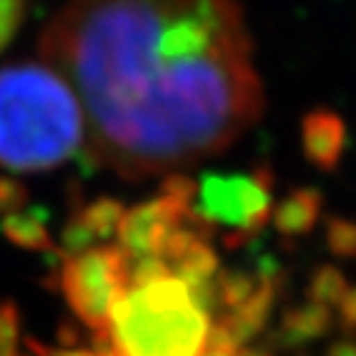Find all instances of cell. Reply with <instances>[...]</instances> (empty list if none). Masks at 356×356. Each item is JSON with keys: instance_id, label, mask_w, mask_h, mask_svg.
I'll return each mask as SVG.
<instances>
[{"instance_id": "1", "label": "cell", "mask_w": 356, "mask_h": 356, "mask_svg": "<svg viewBox=\"0 0 356 356\" xmlns=\"http://www.w3.org/2000/svg\"><path fill=\"white\" fill-rule=\"evenodd\" d=\"M40 55L82 104L89 156L127 181L220 154L265 111L235 0H67Z\"/></svg>"}, {"instance_id": "2", "label": "cell", "mask_w": 356, "mask_h": 356, "mask_svg": "<svg viewBox=\"0 0 356 356\" xmlns=\"http://www.w3.org/2000/svg\"><path fill=\"white\" fill-rule=\"evenodd\" d=\"M211 329V312L188 282L156 257L129 260V284L97 334V349L102 356H200Z\"/></svg>"}, {"instance_id": "3", "label": "cell", "mask_w": 356, "mask_h": 356, "mask_svg": "<svg viewBox=\"0 0 356 356\" xmlns=\"http://www.w3.org/2000/svg\"><path fill=\"white\" fill-rule=\"evenodd\" d=\"M87 127L74 89L47 62L0 67V166L47 171L72 159Z\"/></svg>"}, {"instance_id": "4", "label": "cell", "mask_w": 356, "mask_h": 356, "mask_svg": "<svg viewBox=\"0 0 356 356\" xmlns=\"http://www.w3.org/2000/svg\"><path fill=\"white\" fill-rule=\"evenodd\" d=\"M275 211V178L267 168L213 171L200 178L191 198V220L208 235H220L228 248L243 245Z\"/></svg>"}, {"instance_id": "5", "label": "cell", "mask_w": 356, "mask_h": 356, "mask_svg": "<svg viewBox=\"0 0 356 356\" xmlns=\"http://www.w3.org/2000/svg\"><path fill=\"white\" fill-rule=\"evenodd\" d=\"M129 284V260L119 245H95L67 255L60 267V289L67 305L102 334L109 324L114 305Z\"/></svg>"}, {"instance_id": "6", "label": "cell", "mask_w": 356, "mask_h": 356, "mask_svg": "<svg viewBox=\"0 0 356 356\" xmlns=\"http://www.w3.org/2000/svg\"><path fill=\"white\" fill-rule=\"evenodd\" d=\"M195 181L173 173L163 184L161 193L144 200L131 211H124L117 238L129 260L161 257L166 245L191 222V198Z\"/></svg>"}, {"instance_id": "7", "label": "cell", "mask_w": 356, "mask_h": 356, "mask_svg": "<svg viewBox=\"0 0 356 356\" xmlns=\"http://www.w3.org/2000/svg\"><path fill=\"white\" fill-rule=\"evenodd\" d=\"M302 151L319 171H334L346 149V124L332 109H312L300 127Z\"/></svg>"}, {"instance_id": "8", "label": "cell", "mask_w": 356, "mask_h": 356, "mask_svg": "<svg viewBox=\"0 0 356 356\" xmlns=\"http://www.w3.org/2000/svg\"><path fill=\"white\" fill-rule=\"evenodd\" d=\"M124 208L114 198H99L95 203L84 206L70 222L65 235V245L70 255L87 248H95L97 240H104L117 235L119 222H122Z\"/></svg>"}, {"instance_id": "9", "label": "cell", "mask_w": 356, "mask_h": 356, "mask_svg": "<svg viewBox=\"0 0 356 356\" xmlns=\"http://www.w3.org/2000/svg\"><path fill=\"white\" fill-rule=\"evenodd\" d=\"M322 216V195L314 188H297L275 203L273 222L282 238H305Z\"/></svg>"}, {"instance_id": "10", "label": "cell", "mask_w": 356, "mask_h": 356, "mask_svg": "<svg viewBox=\"0 0 356 356\" xmlns=\"http://www.w3.org/2000/svg\"><path fill=\"white\" fill-rule=\"evenodd\" d=\"M332 324V309L319 302H307L300 309L289 312L282 322L284 341H302L312 337H322Z\"/></svg>"}, {"instance_id": "11", "label": "cell", "mask_w": 356, "mask_h": 356, "mask_svg": "<svg viewBox=\"0 0 356 356\" xmlns=\"http://www.w3.org/2000/svg\"><path fill=\"white\" fill-rule=\"evenodd\" d=\"M3 233L22 248H33V250H47L50 248V233L44 228V222L22 211L3 218Z\"/></svg>"}, {"instance_id": "12", "label": "cell", "mask_w": 356, "mask_h": 356, "mask_svg": "<svg viewBox=\"0 0 356 356\" xmlns=\"http://www.w3.org/2000/svg\"><path fill=\"white\" fill-rule=\"evenodd\" d=\"M349 292V284L341 277L334 267H322L314 280H312V289H309V300L319 302V305L329 307V309H337V305L341 302V297Z\"/></svg>"}, {"instance_id": "13", "label": "cell", "mask_w": 356, "mask_h": 356, "mask_svg": "<svg viewBox=\"0 0 356 356\" xmlns=\"http://www.w3.org/2000/svg\"><path fill=\"white\" fill-rule=\"evenodd\" d=\"M327 243L334 255L356 257V222L334 218L327 225Z\"/></svg>"}, {"instance_id": "14", "label": "cell", "mask_w": 356, "mask_h": 356, "mask_svg": "<svg viewBox=\"0 0 356 356\" xmlns=\"http://www.w3.org/2000/svg\"><path fill=\"white\" fill-rule=\"evenodd\" d=\"M0 356L20 354V317L13 305H0Z\"/></svg>"}, {"instance_id": "15", "label": "cell", "mask_w": 356, "mask_h": 356, "mask_svg": "<svg viewBox=\"0 0 356 356\" xmlns=\"http://www.w3.org/2000/svg\"><path fill=\"white\" fill-rule=\"evenodd\" d=\"M25 17V0H0V52L13 42Z\"/></svg>"}, {"instance_id": "16", "label": "cell", "mask_w": 356, "mask_h": 356, "mask_svg": "<svg viewBox=\"0 0 356 356\" xmlns=\"http://www.w3.org/2000/svg\"><path fill=\"white\" fill-rule=\"evenodd\" d=\"M28 198V191L15 178H0V216L6 218L10 213H17Z\"/></svg>"}, {"instance_id": "17", "label": "cell", "mask_w": 356, "mask_h": 356, "mask_svg": "<svg viewBox=\"0 0 356 356\" xmlns=\"http://www.w3.org/2000/svg\"><path fill=\"white\" fill-rule=\"evenodd\" d=\"M337 309H339V317L346 327H356V289L354 287H349V292L341 297Z\"/></svg>"}, {"instance_id": "18", "label": "cell", "mask_w": 356, "mask_h": 356, "mask_svg": "<svg viewBox=\"0 0 356 356\" xmlns=\"http://www.w3.org/2000/svg\"><path fill=\"white\" fill-rule=\"evenodd\" d=\"M327 356H356V339H341L329 349Z\"/></svg>"}]
</instances>
